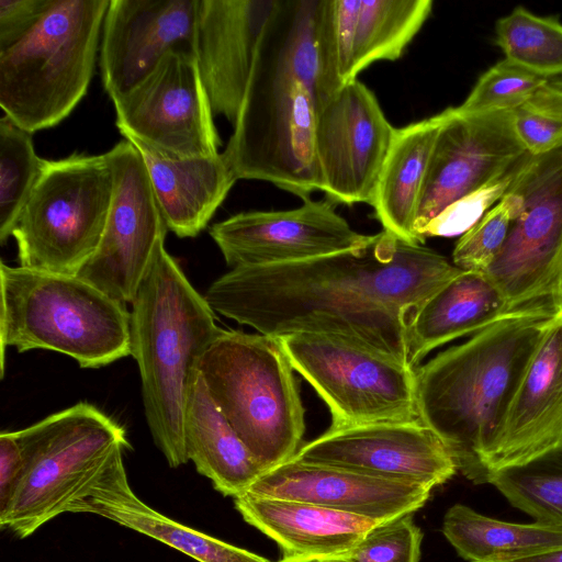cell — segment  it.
Listing matches in <instances>:
<instances>
[{
  "instance_id": "cell-1",
  "label": "cell",
  "mask_w": 562,
  "mask_h": 562,
  "mask_svg": "<svg viewBox=\"0 0 562 562\" xmlns=\"http://www.w3.org/2000/svg\"><path fill=\"white\" fill-rule=\"evenodd\" d=\"M461 271L423 244L382 231L360 248L233 268L204 297L213 312L262 335H333L409 366L408 331L418 310Z\"/></svg>"
},
{
  "instance_id": "cell-2",
  "label": "cell",
  "mask_w": 562,
  "mask_h": 562,
  "mask_svg": "<svg viewBox=\"0 0 562 562\" xmlns=\"http://www.w3.org/2000/svg\"><path fill=\"white\" fill-rule=\"evenodd\" d=\"M319 0H276L223 155L236 179L268 181L301 199L323 190L315 156L327 94L316 41Z\"/></svg>"
},
{
  "instance_id": "cell-3",
  "label": "cell",
  "mask_w": 562,
  "mask_h": 562,
  "mask_svg": "<svg viewBox=\"0 0 562 562\" xmlns=\"http://www.w3.org/2000/svg\"><path fill=\"white\" fill-rule=\"evenodd\" d=\"M562 307L519 308L416 368L419 419L452 454L458 471L487 483L484 457L526 368Z\"/></svg>"
},
{
  "instance_id": "cell-4",
  "label": "cell",
  "mask_w": 562,
  "mask_h": 562,
  "mask_svg": "<svg viewBox=\"0 0 562 562\" xmlns=\"http://www.w3.org/2000/svg\"><path fill=\"white\" fill-rule=\"evenodd\" d=\"M222 330L205 297L159 240L132 301L130 346L150 435L171 468L189 462L184 409L199 361Z\"/></svg>"
},
{
  "instance_id": "cell-5",
  "label": "cell",
  "mask_w": 562,
  "mask_h": 562,
  "mask_svg": "<svg viewBox=\"0 0 562 562\" xmlns=\"http://www.w3.org/2000/svg\"><path fill=\"white\" fill-rule=\"evenodd\" d=\"M1 376L4 350L44 349L95 369L131 356V313L74 276L0 263Z\"/></svg>"
},
{
  "instance_id": "cell-6",
  "label": "cell",
  "mask_w": 562,
  "mask_h": 562,
  "mask_svg": "<svg viewBox=\"0 0 562 562\" xmlns=\"http://www.w3.org/2000/svg\"><path fill=\"white\" fill-rule=\"evenodd\" d=\"M198 370L265 472L296 454L305 431L304 408L294 369L278 337L223 329Z\"/></svg>"
},
{
  "instance_id": "cell-7",
  "label": "cell",
  "mask_w": 562,
  "mask_h": 562,
  "mask_svg": "<svg viewBox=\"0 0 562 562\" xmlns=\"http://www.w3.org/2000/svg\"><path fill=\"white\" fill-rule=\"evenodd\" d=\"M110 0H53L38 23L0 52V106L33 134L67 117L90 85Z\"/></svg>"
},
{
  "instance_id": "cell-8",
  "label": "cell",
  "mask_w": 562,
  "mask_h": 562,
  "mask_svg": "<svg viewBox=\"0 0 562 562\" xmlns=\"http://www.w3.org/2000/svg\"><path fill=\"white\" fill-rule=\"evenodd\" d=\"M23 469L0 527L26 538L87 496L121 450L125 430L87 402L13 431Z\"/></svg>"
},
{
  "instance_id": "cell-9",
  "label": "cell",
  "mask_w": 562,
  "mask_h": 562,
  "mask_svg": "<svg viewBox=\"0 0 562 562\" xmlns=\"http://www.w3.org/2000/svg\"><path fill=\"white\" fill-rule=\"evenodd\" d=\"M113 188L106 153L47 160L12 233L20 266L76 276L100 244Z\"/></svg>"
},
{
  "instance_id": "cell-10",
  "label": "cell",
  "mask_w": 562,
  "mask_h": 562,
  "mask_svg": "<svg viewBox=\"0 0 562 562\" xmlns=\"http://www.w3.org/2000/svg\"><path fill=\"white\" fill-rule=\"evenodd\" d=\"M278 338L294 371L329 408L330 427L419 420L416 369L333 335Z\"/></svg>"
},
{
  "instance_id": "cell-11",
  "label": "cell",
  "mask_w": 562,
  "mask_h": 562,
  "mask_svg": "<svg viewBox=\"0 0 562 562\" xmlns=\"http://www.w3.org/2000/svg\"><path fill=\"white\" fill-rule=\"evenodd\" d=\"M509 189L520 194L522 210L485 274L509 312L562 307V148L528 154Z\"/></svg>"
},
{
  "instance_id": "cell-12",
  "label": "cell",
  "mask_w": 562,
  "mask_h": 562,
  "mask_svg": "<svg viewBox=\"0 0 562 562\" xmlns=\"http://www.w3.org/2000/svg\"><path fill=\"white\" fill-rule=\"evenodd\" d=\"M113 104L116 126L132 144L175 160L220 154L214 114L193 54L170 52Z\"/></svg>"
},
{
  "instance_id": "cell-13",
  "label": "cell",
  "mask_w": 562,
  "mask_h": 562,
  "mask_svg": "<svg viewBox=\"0 0 562 562\" xmlns=\"http://www.w3.org/2000/svg\"><path fill=\"white\" fill-rule=\"evenodd\" d=\"M106 154L114 177L109 216L97 250L76 276L126 304L134 300L168 228L138 149L124 139Z\"/></svg>"
},
{
  "instance_id": "cell-14",
  "label": "cell",
  "mask_w": 562,
  "mask_h": 562,
  "mask_svg": "<svg viewBox=\"0 0 562 562\" xmlns=\"http://www.w3.org/2000/svg\"><path fill=\"white\" fill-rule=\"evenodd\" d=\"M526 154L512 111L469 114L450 106L419 194L415 222L419 241H425L426 226L448 206L507 171Z\"/></svg>"
},
{
  "instance_id": "cell-15",
  "label": "cell",
  "mask_w": 562,
  "mask_h": 562,
  "mask_svg": "<svg viewBox=\"0 0 562 562\" xmlns=\"http://www.w3.org/2000/svg\"><path fill=\"white\" fill-rule=\"evenodd\" d=\"M395 131L357 78L333 93L318 111L314 134L322 191L335 202L370 204Z\"/></svg>"
},
{
  "instance_id": "cell-16",
  "label": "cell",
  "mask_w": 562,
  "mask_h": 562,
  "mask_svg": "<svg viewBox=\"0 0 562 562\" xmlns=\"http://www.w3.org/2000/svg\"><path fill=\"white\" fill-rule=\"evenodd\" d=\"M295 209L235 214L210 228L232 269L314 259L367 245L372 235L351 228L333 201L307 198Z\"/></svg>"
},
{
  "instance_id": "cell-17",
  "label": "cell",
  "mask_w": 562,
  "mask_h": 562,
  "mask_svg": "<svg viewBox=\"0 0 562 562\" xmlns=\"http://www.w3.org/2000/svg\"><path fill=\"white\" fill-rule=\"evenodd\" d=\"M200 0H110L100 69L112 102L142 83L173 50L196 56Z\"/></svg>"
},
{
  "instance_id": "cell-18",
  "label": "cell",
  "mask_w": 562,
  "mask_h": 562,
  "mask_svg": "<svg viewBox=\"0 0 562 562\" xmlns=\"http://www.w3.org/2000/svg\"><path fill=\"white\" fill-rule=\"evenodd\" d=\"M292 459L411 480L431 487L442 485L458 471L445 442L420 419L329 427L302 445Z\"/></svg>"
},
{
  "instance_id": "cell-19",
  "label": "cell",
  "mask_w": 562,
  "mask_h": 562,
  "mask_svg": "<svg viewBox=\"0 0 562 562\" xmlns=\"http://www.w3.org/2000/svg\"><path fill=\"white\" fill-rule=\"evenodd\" d=\"M432 488L411 480L291 459L263 472L247 492L390 520L420 509Z\"/></svg>"
},
{
  "instance_id": "cell-20",
  "label": "cell",
  "mask_w": 562,
  "mask_h": 562,
  "mask_svg": "<svg viewBox=\"0 0 562 562\" xmlns=\"http://www.w3.org/2000/svg\"><path fill=\"white\" fill-rule=\"evenodd\" d=\"M562 443V308L537 347L498 432L484 457L487 483L496 471Z\"/></svg>"
},
{
  "instance_id": "cell-21",
  "label": "cell",
  "mask_w": 562,
  "mask_h": 562,
  "mask_svg": "<svg viewBox=\"0 0 562 562\" xmlns=\"http://www.w3.org/2000/svg\"><path fill=\"white\" fill-rule=\"evenodd\" d=\"M276 0H200L196 61L214 115L234 126Z\"/></svg>"
},
{
  "instance_id": "cell-22",
  "label": "cell",
  "mask_w": 562,
  "mask_h": 562,
  "mask_svg": "<svg viewBox=\"0 0 562 562\" xmlns=\"http://www.w3.org/2000/svg\"><path fill=\"white\" fill-rule=\"evenodd\" d=\"M234 501L246 522L277 542L282 558L342 555L389 521L249 492Z\"/></svg>"
},
{
  "instance_id": "cell-23",
  "label": "cell",
  "mask_w": 562,
  "mask_h": 562,
  "mask_svg": "<svg viewBox=\"0 0 562 562\" xmlns=\"http://www.w3.org/2000/svg\"><path fill=\"white\" fill-rule=\"evenodd\" d=\"M119 451L87 496L70 513H91L154 538L198 562H271L270 560L182 525L146 505L128 484Z\"/></svg>"
},
{
  "instance_id": "cell-24",
  "label": "cell",
  "mask_w": 562,
  "mask_h": 562,
  "mask_svg": "<svg viewBox=\"0 0 562 562\" xmlns=\"http://www.w3.org/2000/svg\"><path fill=\"white\" fill-rule=\"evenodd\" d=\"M140 153L168 231L180 238L205 228L236 182L223 153L212 157L167 159L133 144Z\"/></svg>"
},
{
  "instance_id": "cell-25",
  "label": "cell",
  "mask_w": 562,
  "mask_h": 562,
  "mask_svg": "<svg viewBox=\"0 0 562 562\" xmlns=\"http://www.w3.org/2000/svg\"><path fill=\"white\" fill-rule=\"evenodd\" d=\"M509 313L485 272L462 270L420 306L408 331V361L414 369L435 348L476 334Z\"/></svg>"
},
{
  "instance_id": "cell-26",
  "label": "cell",
  "mask_w": 562,
  "mask_h": 562,
  "mask_svg": "<svg viewBox=\"0 0 562 562\" xmlns=\"http://www.w3.org/2000/svg\"><path fill=\"white\" fill-rule=\"evenodd\" d=\"M183 439L188 460L224 496L245 494L265 472L214 403L200 371L184 409Z\"/></svg>"
},
{
  "instance_id": "cell-27",
  "label": "cell",
  "mask_w": 562,
  "mask_h": 562,
  "mask_svg": "<svg viewBox=\"0 0 562 562\" xmlns=\"http://www.w3.org/2000/svg\"><path fill=\"white\" fill-rule=\"evenodd\" d=\"M442 112L396 128L370 205L383 231L422 244L415 231L419 194L439 130L449 116Z\"/></svg>"
},
{
  "instance_id": "cell-28",
  "label": "cell",
  "mask_w": 562,
  "mask_h": 562,
  "mask_svg": "<svg viewBox=\"0 0 562 562\" xmlns=\"http://www.w3.org/2000/svg\"><path fill=\"white\" fill-rule=\"evenodd\" d=\"M442 533L468 562L512 558L562 544V529L535 521L516 524L456 504L443 517Z\"/></svg>"
},
{
  "instance_id": "cell-29",
  "label": "cell",
  "mask_w": 562,
  "mask_h": 562,
  "mask_svg": "<svg viewBox=\"0 0 562 562\" xmlns=\"http://www.w3.org/2000/svg\"><path fill=\"white\" fill-rule=\"evenodd\" d=\"M431 8V0H361L352 78L372 63L400 58L428 19Z\"/></svg>"
},
{
  "instance_id": "cell-30",
  "label": "cell",
  "mask_w": 562,
  "mask_h": 562,
  "mask_svg": "<svg viewBox=\"0 0 562 562\" xmlns=\"http://www.w3.org/2000/svg\"><path fill=\"white\" fill-rule=\"evenodd\" d=\"M488 483L535 521L562 529V443L496 471Z\"/></svg>"
},
{
  "instance_id": "cell-31",
  "label": "cell",
  "mask_w": 562,
  "mask_h": 562,
  "mask_svg": "<svg viewBox=\"0 0 562 562\" xmlns=\"http://www.w3.org/2000/svg\"><path fill=\"white\" fill-rule=\"evenodd\" d=\"M495 43L509 61L548 79L562 76V22L518 5L498 19Z\"/></svg>"
},
{
  "instance_id": "cell-32",
  "label": "cell",
  "mask_w": 562,
  "mask_h": 562,
  "mask_svg": "<svg viewBox=\"0 0 562 562\" xmlns=\"http://www.w3.org/2000/svg\"><path fill=\"white\" fill-rule=\"evenodd\" d=\"M47 160L35 153L32 134L7 115L0 119V241L12 236Z\"/></svg>"
},
{
  "instance_id": "cell-33",
  "label": "cell",
  "mask_w": 562,
  "mask_h": 562,
  "mask_svg": "<svg viewBox=\"0 0 562 562\" xmlns=\"http://www.w3.org/2000/svg\"><path fill=\"white\" fill-rule=\"evenodd\" d=\"M361 0H319L316 41L322 79L330 97L352 78L353 45Z\"/></svg>"
},
{
  "instance_id": "cell-34",
  "label": "cell",
  "mask_w": 562,
  "mask_h": 562,
  "mask_svg": "<svg viewBox=\"0 0 562 562\" xmlns=\"http://www.w3.org/2000/svg\"><path fill=\"white\" fill-rule=\"evenodd\" d=\"M522 210L520 194H506L461 235L452 252V263L461 270L485 272L502 249L513 221Z\"/></svg>"
},
{
  "instance_id": "cell-35",
  "label": "cell",
  "mask_w": 562,
  "mask_h": 562,
  "mask_svg": "<svg viewBox=\"0 0 562 562\" xmlns=\"http://www.w3.org/2000/svg\"><path fill=\"white\" fill-rule=\"evenodd\" d=\"M549 81L504 58L479 77L467 99L457 108L469 114L513 111Z\"/></svg>"
},
{
  "instance_id": "cell-36",
  "label": "cell",
  "mask_w": 562,
  "mask_h": 562,
  "mask_svg": "<svg viewBox=\"0 0 562 562\" xmlns=\"http://www.w3.org/2000/svg\"><path fill=\"white\" fill-rule=\"evenodd\" d=\"M516 135L532 156L562 148V88L551 81L541 86L512 111Z\"/></svg>"
},
{
  "instance_id": "cell-37",
  "label": "cell",
  "mask_w": 562,
  "mask_h": 562,
  "mask_svg": "<svg viewBox=\"0 0 562 562\" xmlns=\"http://www.w3.org/2000/svg\"><path fill=\"white\" fill-rule=\"evenodd\" d=\"M423 532L413 514L383 522L349 552L345 562H419Z\"/></svg>"
},
{
  "instance_id": "cell-38",
  "label": "cell",
  "mask_w": 562,
  "mask_h": 562,
  "mask_svg": "<svg viewBox=\"0 0 562 562\" xmlns=\"http://www.w3.org/2000/svg\"><path fill=\"white\" fill-rule=\"evenodd\" d=\"M528 154L484 187L448 206L426 226L423 239L462 235L469 231L506 194Z\"/></svg>"
},
{
  "instance_id": "cell-39",
  "label": "cell",
  "mask_w": 562,
  "mask_h": 562,
  "mask_svg": "<svg viewBox=\"0 0 562 562\" xmlns=\"http://www.w3.org/2000/svg\"><path fill=\"white\" fill-rule=\"evenodd\" d=\"M53 0H0V52L21 41L42 19Z\"/></svg>"
},
{
  "instance_id": "cell-40",
  "label": "cell",
  "mask_w": 562,
  "mask_h": 562,
  "mask_svg": "<svg viewBox=\"0 0 562 562\" xmlns=\"http://www.w3.org/2000/svg\"><path fill=\"white\" fill-rule=\"evenodd\" d=\"M23 469L22 452L13 431L0 434V514L9 507Z\"/></svg>"
},
{
  "instance_id": "cell-41",
  "label": "cell",
  "mask_w": 562,
  "mask_h": 562,
  "mask_svg": "<svg viewBox=\"0 0 562 562\" xmlns=\"http://www.w3.org/2000/svg\"><path fill=\"white\" fill-rule=\"evenodd\" d=\"M486 562H562V544L522 555L493 559Z\"/></svg>"
},
{
  "instance_id": "cell-42",
  "label": "cell",
  "mask_w": 562,
  "mask_h": 562,
  "mask_svg": "<svg viewBox=\"0 0 562 562\" xmlns=\"http://www.w3.org/2000/svg\"><path fill=\"white\" fill-rule=\"evenodd\" d=\"M277 562H345L338 557H300V558H282Z\"/></svg>"
},
{
  "instance_id": "cell-43",
  "label": "cell",
  "mask_w": 562,
  "mask_h": 562,
  "mask_svg": "<svg viewBox=\"0 0 562 562\" xmlns=\"http://www.w3.org/2000/svg\"><path fill=\"white\" fill-rule=\"evenodd\" d=\"M552 83H554L555 86L558 87H561L562 88V76L561 77H557V78H552L550 80Z\"/></svg>"
}]
</instances>
